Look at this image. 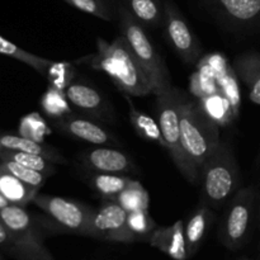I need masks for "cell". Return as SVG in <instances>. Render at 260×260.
I'll use <instances>...</instances> for the list:
<instances>
[{"instance_id": "6da1fadb", "label": "cell", "mask_w": 260, "mask_h": 260, "mask_svg": "<svg viewBox=\"0 0 260 260\" xmlns=\"http://www.w3.org/2000/svg\"><path fill=\"white\" fill-rule=\"evenodd\" d=\"M98 52L93 56L91 65L104 71L117 88L132 96H142L152 93L151 84L132 53L123 36L112 43L102 38L96 40Z\"/></svg>"}, {"instance_id": "7a4b0ae2", "label": "cell", "mask_w": 260, "mask_h": 260, "mask_svg": "<svg viewBox=\"0 0 260 260\" xmlns=\"http://www.w3.org/2000/svg\"><path fill=\"white\" fill-rule=\"evenodd\" d=\"M119 28L124 40L128 43L137 62L146 74L156 96L167 94L173 89L170 76L161 56L155 50L154 45L147 37L144 25L134 17L126 5H119Z\"/></svg>"}, {"instance_id": "3957f363", "label": "cell", "mask_w": 260, "mask_h": 260, "mask_svg": "<svg viewBox=\"0 0 260 260\" xmlns=\"http://www.w3.org/2000/svg\"><path fill=\"white\" fill-rule=\"evenodd\" d=\"M180 135L184 151L201 172L221 142L216 122L192 99H183L180 107Z\"/></svg>"}, {"instance_id": "277c9868", "label": "cell", "mask_w": 260, "mask_h": 260, "mask_svg": "<svg viewBox=\"0 0 260 260\" xmlns=\"http://www.w3.org/2000/svg\"><path fill=\"white\" fill-rule=\"evenodd\" d=\"M157 122L161 129L164 147L169 151L172 160L187 180L197 183L201 172L192 164L184 151L180 135V107L184 95L173 88L167 94L156 96Z\"/></svg>"}, {"instance_id": "5b68a950", "label": "cell", "mask_w": 260, "mask_h": 260, "mask_svg": "<svg viewBox=\"0 0 260 260\" xmlns=\"http://www.w3.org/2000/svg\"><path fill=\"white\" fill-rule=\"evenodd\" d=\"M202 202L220 207L231 197L239 185V168L234 152L222 141L201 168Z\"/></svg>"}, {"instance_id": "8992f818", "label": "cell", "mask_w": 260, "mask_h": 260, "mask_svg": "<svg viewBox=\"0 0 260 260\" xmlns=\"http://www.w3.org/2000/svg\"><path fill=\"white\" fill-rule=\"evenodd\" d=\"M254 192L253 188L238 190L230 201L223 218L221 220L218 236L228 249H239L248 238L253 215Z\"/></svg>"}, {"instance_id": "52a82bcc", "label": "cell", "mask_w": 260, "mask_h": 260, "mask_svg": "<svg viewBox=\"0 0 260 260\" xmlns=\"http://www.w3.org/2000/svg\"><path fill=\"white\" fill-rule=\"evenodd\" d=\"M128 212L113 200H108L98 210H93L89 221L88 236L114 243L139 241L128 228Z\"/></svg>"}, {"instance_id": "ba28073f", "label": "cell", "mask_w": 260, "mask_h": 260, "mask_svg": "<svg viewBox=\"0 0 260 260\" xmlns=\"http://www.w3.org/2000/svg\"><path fill=\"white\" fill-rule=\"evenodd\" d=\"M33 203L40 207L62 230L88 236L89 221L93 208L83 203L53 196H36Z\"/></svg>"}, {"instance_id": "9c48e42d", "label": "cell", "mask_w": 260, "mask_h": 260, "mask_svg": "<svg viewBox=\"0 0 260 260\" xmlns=\"http://www.w3.org/2000/svg\"><path fill=\"white\" fill-rule=\"evenodd\" d=\"M164 23L173 48L185 62L194 63L201 55L200 42L172 0H168L164 4Z\"/></svg>"}, {"instance_id": "30bf717a", "label": "cell", "mask_w": 260, "mask_h": 260, "mask_svg": "<svg viewBox=\"0 0 260 260\" xmlns=\"http://www.w3.org/2000/svg\"><path fill=\"white\" fill-rule=\"evenodd\" d=\"M81 160L88 169L95 173L123 174L135 169L134 161L124 152L112 147H94L84 152Z\"/></svg>"}, {"instance_id": "8fae6325", "label": "cell", "mask_w": 260, "mask_h": 260, "mask_svg": "<svg viewBox=\"0 0 260 260\" xmlns=\"http://www.w3.org/2000/svg\"><path fill=\"white\" fill-rule=\"evenodd\" d=\"M0 222L23 243H42V233L23 206L9 203L0 208Z\"/></svg>"}, {"instance_id": "7c38bea8", "label": "cell", "mask_w": 260, "mask_h": 260, "mask_svg": "<svg viewBox=\"0 0 260 260\" xmlns=\"http://www.w3.org/2000/svg\"><path fill=\"white\" fill-rule=\"evenodd\" d=\"M147 243L174 260H187L189 258L185 244L184 223L182 220L177 221L172 226L156 228L149 236Z\"/></svg>"}, {"instance_id": "4fadbf2b", "label": "cell", "mask_w": 260, "mask_h": 260, "mask_svg": "<svg viewBox=\"0 0 260 260\" xmlns=\"http://www.w3.org/2000/svg\"><path fill=\"white\" fill-rule=\"evenodd\" d=\"M57 126L69 136L81 140V141L90 142L93 145L101 146V145L113 142L112 136L104 127L90 119L83 118V117L68 114L65 117H61Z\"/></svg>"}, {"instance_id": "5bb4252c", "label": "cell", "mask_w": 260, "mask_h": 260, "mask_svg": "<svg viewBox=\"0 0 260 260\" xmlns=\"http://www.w3.org/2000/svg\"><path fill=\"white\" fill-rule=\"evenodd\" d=\"M234 70L249 91V98L260 106V53L246 52L234 61Z\"/></svg>"}, {"instance_id": "9a60e30c", "label": "cell", "mask_w": 260, "mask_h": 260, "mask_svg": "<svg viewBox=\"0 0 260 260\" xmlns=\"http://www.w3.org/2000/svg\"><path fill=\"white\" fill-rule=\"evenodd\" d=\"M212 221V211L211 207L205 202H201L194 212L188 218L187 225L184 226L185 244H187L188 256H192L197 253L201 244L205 240L208 228Z\"/></svg>"}, {"instance_id": "2e32d148", "label": "cell", "mask_w": 260, "mask_h": 260, "mask_svg": "<svg viewBox=\"0 0 260 260\" xmlns=\"http://www.w3.org/2000/svg\"><path fill=\"white\" fill-rule=\"evenodd\" d=\"M228 19L238 24H253L260 19V0H210Z\"/></svg>"}, {"instance_id": "e0dca14e", "label": "cell", "mask_w": 260, "mask_h": 260, "mask_svg": "<svg viewBox=\"0 0 260 260\" xmlns=\"http://www.w3.org/2000/svg\"><path fill=\"white\" fill-rule=\"evenodd\" d=\"M66 99L76 108L99 114L104 109L103 96L95 88L84 81H73L65 89Z\"/></svg>"}, {"instance_id": "ac0fdd59", "label": "cell", "mask_w": 260, "mask_h": 260, "mask_svg": "<svg viewBox=\"0 0 260 260\" xmlns=\"http://www.w3.org/2000/svg\"><path fill=\"white\" fill-rule=\"evenodd\" d=\"M37 188L25 184L0 164V194L10 205L24 207L27 203L33 202V198L37 196Z\"/></svg>"}, {"instance_id": "d6986e66", "label": "cell", "mask_w": 260, "mask_h": 260, "mask_svg": "<svg viewBox=\"0 0 260 260\" xmlns=\"http://www.w3.org/2000/svg\"><path fill=\"white\" fill-rule=\"evenodd\" d=\"M0 150H8V151H23L32 152V154L43 155L53 162H61L65 164L66 160L62 155L55 149L46 146L42 142L35 141L25 136H17V135L0 134Z\"/></svg>"}, {"instance_id": "ffe728a7", "label": "cell", "mask_w": 260, "mask_h": 260, "mask_svg": "<svg viewBox=\"0 0 260 260\" xmlns=\"http://www.w3.org/2000/svg\"><path fill=\"white\" fill-rule=\"evenodd\" d=\"M0 55L9 56V57L14 58V60H18L20 62L25 63V65L30 66L40 75L45 76V78H48L51 68L55 63L52 61L47 60V58L40 57V56L33 55V53L28 52V51H24L23 48L18 47L14 43L10 42V41L5 40L2 36H0Z\"/></svg>"}, {"instance_id": "44dd1931", "label": "cell", "mask_w": 260, "mask_h": 260, "mask_svg": "<svg viewBox=\"0 0 260 260\" xmlns=\"http://www.w3.org/2000/svg\"><path fill=\"white\" fill-rule=\"evenodd\" d=\"M131 182V178L122 174H108V173H96L90 179L94 189L106 200H116Z\"/></svg>"}, {"instance_id": "7402d4cb", "label": "cell", "mask_w": 260, "mask_h": 260, "mask_svg": "<svg viewBox=\"0 0 260 260\" xmlns=\"http://www.w3.org/2000/svg\"><path fill=\"white\" fill-rule=\"evenodd\" d=\"M126 7L141 24L155 27L164 19V8L159 0H124Z\"/></svg>"}, {"instance_id": "603a6c76", "label": "cell", "mask_w": 260, "mask_h": 260, "mask_svg": "<svg viewBox=\"0 0 260 260\" xmlns=\"http://www.w3.org/2000/svg\"><path fill=\"white\" fill-rule=\"evenodd\" d=\"M0 160H9V161L18 162L29 169L37 170L42 173L46 177H50L55 173V165L53 161L47 159L43 155L32 154V152L23 151H8V150H0Z\"/></svg>"}, {"instance_id": "cb8c5ba5", "label": "cell", "mask_w": 260, "mask_h": 260, "mask_svg": "<svg viewBox=\"0 0 260 260\" xmlns=\"http://www.w3.org/2000/svg\"><path fill=\"white\" fill-rule=\"evenodd\" d=\"M129 117H131V122L132 124H134L135 128H136L137 134H139L142 139L147 140V141L156 142L160 146L164 147V140H162L159 122L152 119L151 117H149L147 114L137 111L131 103H129Z\"/></svg>"}, {"instance_id": "d4e9b609", "label": "cell", "mask_w": 260, "mask_h": 260, "mask_svg": "<svg viewBox=\"0 0 260 260\" xmlns=\"http://www.w3.org/2000/svg\"><path fill=\"white\" fill-rule=\"evenodd\" d=\"M113 201L118 202L128 213L149 210V194L137 180H132L126 189Z\"/></svg>"}, {"instance_id": "484cf974", "label": "cell", "mask_w": 260, "mask_h": 260, "mask_svg": "<svg viewBox=\"0 0 260 260\" xmlns=\"http://www.w3.org/2000/svg\"><path fill=\"white\" fill-rule=\"evenodd\" d=\"M0 164L5 168L9 173H12L14 177H17L18 179H20L22 182H24L25 184L30 185V187H35L37 189H40L43 184L46 183V175L42 173L37 172V170L29 169V168L24 167L22 164H18V162L9 161V160H2Z\"/></svg>"}, {"instance_id": "4316f807", "label": "cell", "mask_w": 260, "mask_h": 260, "mask_svg": "<svg viewBox=\"0 0 260 260\" xmlns=\"http://www.w3.org/2000/svg\"><path fill=\"white\" fill-rule=\"evenodd\" d=\"M127 222H128V228L131 229V231L135 234V236H136L139 241H147L152 231L156 229L154 220L149 215V211L129 212Z\"/></svg>"}, {"instance_id": "83f0119b", "label": "cell", "mask_w": 260, "mask_h": 260, "mask_svg": "<svg viewBox=\"0 0 260 260\" xmlns=\"http://www.w3.org/2000/svg\"><path fill=\"white\" fill-rule=\"evenodd\" d=\"M65 2L80 12L88 13L103 20H112V13L104 0H65Z\"/></svg>"}, {"instance_id": "f1b7e54d", "label": "cell", "mask_w": 260, "mask_h": 260, "mask_svg": "<svg viewBox=\"0 0 260 260\" xmlns=\"http://www.w3.org/2000/svg\"><path fill=\"white\" fill-rule=\"evenodd\" d=\"M60 99H58V95H56L52 90H50L45 96H43L42 104L48 113L52 114V116H60L61 117V114H62L63 112H68V108H66L65 103L56 104V102H58Z\"/></svg>"}, {"instance_id": "f546056e", "label": "cell", "mask_w": 260, "mask_h": 260, "mask_svg": "<svg viewBox=\"0 0 260 260\" xmlns=\"http://www.w3.org/2000/svg\"><path fill=\"white\" fill-rule=\"evenodd\" d=\"M7 205H9V202H8V201L5 200L2 194H0V208L4 207V206H7Z\"/></svg>"}, {"instance_id": "4dcf8cb0", "label": "cell", "mask_w": 260, "mask_h": 260, "mask_svg": "<svg viewBox=\"0 0 260 260\" xmlns=\"http://www.w3.org/2000/svg\"><path fill=\"white\" fill-rule=\"evenodd\" d=\"M42 260H55V259H53L52 255H51V256H48V258H45V259H42Z\"/></svg>"}, {"instance_id": "1f68e13d", "label": "cell", "mask_w": 260, "mask_h": 260, "mask_svg": "<svg viewBox=\"0 0 260 260\" xmlns=\"http://www.w3.org/2000/svg\"><path fill=\"white\" fill-rule=\"evenodd\" d=\"M0 260H4V258H3V255H2V251H0Z\"/></svg>"}, {"instance_id": "d6a6232c", "label": "cell", "mask_w": 260, "mask_h": 260, "mask_svg": "<svg viewBox=\"0 0 260 260\" xmlns=\"http://www.w3.org/2000/svg\"><path fill=\"white\" fill-rule=\"evenodd\" d=\"M244 260H248V259H244Z\"/></svg>"}]
</instances>
